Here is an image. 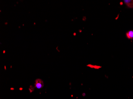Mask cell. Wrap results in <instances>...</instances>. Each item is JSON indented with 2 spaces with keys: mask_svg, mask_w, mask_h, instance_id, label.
<instances>
[{
  "mask_svg": "<svg viewBox=\"0 0 133 99\" xmlns=\"http://www.w3.org/2000/svg\"><path fill=\"white\" fill-rule=\"evenodd\" d=\"M125 3L126 5L128 6V7L133 8V0H124Z\"/></svg>",
  "mask_w": 133,
  "mask_h": 99,
  "instance_id": "obj_3",
  "label": "cell"
},
{
  "mask_svg": "<svg viewBox=\"0 0 133 99\" xmlns=\"http://www.w3.org/2000/svg\"><path fill=\"white\" fill-rule=\"evenodd\" d=\"M44 83L41 79H36L35 81V87L37 89H41L44 87Z\"/></svg>",
  "mask_w": 133,
  "mask_h": 99,
  "instance_id": "obj_1",
  "label": "cell"
},
{
  "mask_svg": "<svg viewBox=\"0 0 133 99\" xmlns=\"http://www.w3.org/2000/svg\"><path fill=\"white\" fill-rule=\"evenodd\" d=\"M126 35L127 38L129 39H133V31L130 30L127 32L126 33Z\"/></svg>",
  "mask_w": 133,
  "mask_h": 99,
  "instance_id": "obj_2",
  "label": "cell"
}]
</instances>
